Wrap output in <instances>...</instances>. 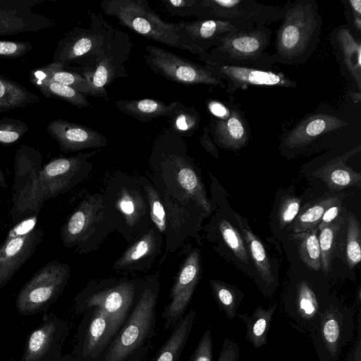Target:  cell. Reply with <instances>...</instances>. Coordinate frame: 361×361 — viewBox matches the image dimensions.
Masks as SVG:
<instances>
[{"label":"cell","instance_id":"94428289","mask_svg":"<svg viewBox=\"0 0 361 361\" xmlns=\"http://www.w3.org/2000/svg\"><path fill=\"white\" fill-rule=\"evenodd\" d=\"M357 295V303L360 305V301H361V290H360V287L358 288Z\"/></svg>","mask_w":361,"mask_h":361},{"label":"cell","instance_id":"11a10c76","mask_svg":"<svg viewBox=\"0 0 361 361\" xmlns=\"http://www.w3.org/2000/svg\"><path fill=\"white\" fill-rule=\"evenodd\" d=\"M207 108L214 118H222L228 113L229 102L222 103L216 100H209L207 102Z\"/></svg>","mask_w":361,"mask_h":361},{"label":"cell","instance_id":"2e32d148","mask_svg":"<svg viewBox=\"0 0 361 361\" xmlns=\"http://www.w3.org/2000/svg\"><path fill=\"white\" fill-rule=\"evenodd\" d=\"M97 152L56 157L44 164L40 178L44 202L69 192L87 180L93 169L90 159Z\"/></svg>","mask_w":361,"mask_h":361},{"label":"cell","instance_id":"8fae6325","mask_svg":"<svg viewBox=\"0 0 361 361\" xmlns=\"http://www.w3.org/2000/svg\"><path fill=\"white\" fill-rule=\"evenodd\" d=\"M71 275L68 263L58 259L48 262L19 290L16 298L17 312L23 316L47 312L61 295Z\"/></svg>","mask_w":361,"mask_h":361},{"label":"cell","instance_id":"f907efd6","mask_svg":"<svg viewBox=\"0 0 361 361\" xmlns=\"http://www.w3.org/2000/svg\"><path fill=\"white\" fill-rule=\"evenodd\" d=\"M344 4L345 16L350 22V28H354L358 33L361 32V1L345 0L341 1Z\"/></svg>","mask_w":361,"mask_h":361},{"label":"cell","instance_id":"9c48e42d","mask_svg":"<svg viewBox=\"0 0 361 361\" xmlns=\"http://www.w3.org/2000/svg\"><path fill=\"white\" fill-rule=\"evenodd\" d=\"M283 7L255 0H197L198 20L228 22L238 32H247L281 20Z\"/></svg>","mask_w":361,"mask_h":361},{"label":"cell","instance_id":"bcb514c9","mask_svg":"<svg viewBox=\"0 0 361 361\" xmlns=\"http://www.w3.org/2000/svg\"><path fill=\"white\" fill-rule=\"evenodd\" d=\"M301 199L294 196L285 197L281 202L278 220L281 228H283L294 221L300 207Z\"/></svg>","mask_w":361,"mask_h":361},{"label":"cell","instance_id":"4dcf8cb0","mask_svg":"<svg viewBox=\"0 0 361 361\" xmlns=\"http://www.w3.org/2000/svg\"><path fill=\"white\" fill-rule=\"evenodd\" d=\"M196 319L190 309L171 329V332L152 361H178L189 339Z\"/></svg>","mask_w":361,"mask_h":361},{"label":"cell","instance_id":"277c9868","mask_svg":"<svg viewBox=\"0 0 361 361\" xmlns=\"http://www.w3.org/2000/svg\"><path fill=\"white\" fill-rule=\"evenodd\" d=\"M102 195L115 231L131 245L152 224L145 192L137 176L116 171L104 183Z\"/></svg>","mask_w":361,"mask_h":361},{"label":"cell","instance_id":"83f0119b","mask_svg":"<svg viewBox=\"0 0 361 361\" xmlns=\"http://www.w3.org/2000/svg\"><path fill=\"white\" fill-rule=\"evenodd\" d=\"M349 126L344 120L330 114H314L300 121L283 139L289 148H301L326 133Z\"/></svg>","mask_w":361,"mask_h":361},{"label":"cell","instance_id":"44dd1931","mask_svg":"<svg viewBox=\"0 0 361 361\" xmlns=\"http://www.w3.org/2000/svg\"><path fill=\"white\" fill-rule=\"evenodd\" d=\"M125 33L116 31L107 45L92 60L94 68L82 71V75L99 90H105L118 77L126 76L123 65L128 57L132 44Z\"/></svg>","mask_w":361,"mask_h":361},{"label":"cell","instance_id":"c3c4849f","mask_svg":"<svg viewBox=\"0 0 361 361\" xmlns=\"http://www.w3.org/2000/svg\"><path fill=\"white\" fill-rule=\"evenodd\" d=\"M212 357L213 341L209 327L203 333L188 361H212Z\"/></svg>","mask_w":361,"mask_h":361},{"label":"cell","instance_id":"f35d334b","mask_svg":"<svg viewBox=\"0 0 361 361\" xmlns=\"http://www.w3.org/2000/svg\"><path fill=\"white\" fill-rule=\"evenodd\" d=\"M166 116L172 130L183 136H192L197 130L200 117L195 107H188L178 101L171 102Z\"/></svg>","mask_w":361,"mask_h":361},{"label":"cell","instance_id":"30bf717a","mask_svg":"<svg viewBox=\"0 0 361 361\" xmlns=\"http://www.w3.org/2000/svg\"><path fill=\"white\" fill-rule=\"evenodd\" d=\"M271 35V30L266 25L231 34L209 51V59L204 63L212 61L269 71L274 64L266 50Z\"/></svg>","mask_w":361,"mask_h":361},{"label":"cell","instance_id":"74e56055","mask_svg":"<svg viewBox=\"0 0 361 361\" xmlns=\"http://www.w3.org/2000/svg\"><path fill=\"white\" fill-rule=\"evenodd\" d=\"M318 234L319 229L317 227L301 233H293L290 235L297 245L302 261L314 271L319 270L322 265Z\"/></svg>","mask_w":361,"mask_h":361},{"label":"cell","instance_id":"7a4b0ae2","mask_svg":"<svg viewBox=\"0 0 361 361\" xmlns=\"http://www.w3.org/2000/svg\"><path fill=\"white\" fill-rule=\"evenodd\" d=\"M159 275L145 277L128 317L100 361H143L156 334Z\"/></svg>","mask_w":361,"mask_h":361},{"label":"cell","instance_id":"ee69618b","mask_svg":"<svg viewBox=\"0 0 361 361\" xmlns=\"http://www.w3.org/2000/svg\"><path fill=\"white\" fill-rule=\"evenodd\" d=\"M221 235L235 257L241 262L247 263L249 255L244 241L239 233L227 220L221 219L217 224Z\"/></svg>","mask_w":361,"mask_h":361},{"label":"cell","instance_id":"60d3db41","mask_svg":"<svg viewBox=\"0 0 361 361\" xmlns=\"http://www.w3.org/2000/svg\"><path fill=\"white\" fill-rule=\"evenodd\" d=\"M212 295L220 310L230 320L237 315L242 295L238 290L216 280H209Z\"/></svg>","mask_w":361,"mask_h":361},{"label":"cell","instance_id":"4316f807","mask_svg":"<svg viewBox=\"0 0 361 361\" xmlns=\"http://www.w3.org/2000/svg\"><path fill=\"white\" fill-rule=\"evenodd\" d=\"M214 143L229 150H238L245 145L250 130L240 109L229 102L228 113L222 118H211L209 126Z\"/></svg>","mask_w":361,"mask_h":361},{"label":"cell","instance_id":"f6af8a7d","mask_svg":"<svg viewBox=\"0 0 361 361\" xmlns=\"http://www.w3.org/2000/svg\"><path fill=\"white\" fill-rule=\"evenodd\" d=\"M29 128L20 119L4 117L0 120V144L11 145L17 142Z\"/></svg>","mask_w":361,"mask_h":361},{"label":"cell","instance_id":"680465c9","mask_svg":"<svg viewBox=\"0 0 361 361\" xmlns=\"http://www.w3.org/2000/svg\"><path fill=\"white\" fill-rule=\"evenodd\" d=\"M0 188H2L4 189H6L8 188L6 178L4 176V174L0 167Z\"/></svg>","mask_w":361,"mask_h":361},{"label":"cell","instance_id":"cb8c5ba5","mask_svg":"<svg viewBox=\"0 0 361 361\" xmlns=\"http://www.w3.org/2000/svg\"><path fill=\"white\" fill-rule=\"evenodd\" d=\"M164 243V235L152 224L149 230L129 245L114 262L113 269L128 274L147 272L161 254Z\"/></svg>","mask_w":361,"mask_h":361},{"label":"cell","instance_id":"d4e9b609","mask_svg":"<svg viewBox=\"0 0 361 361\" xmlns=\"http://www.w3.org/2000/svg\"><path fill=\"white\" fill-rule=\"evenodd\" d=\"M48 134L57 141L61 152H74L87 149L105 147V136L84 125L57 118L47 126Z\"/></svg>","mask_w":361,"mask_h":361},{"label":"cell","instance_id":"3957f363","mask_svg":"<svg viewBox=\"0 0 361 361\" xmlns=\"http://www.w3.org/2000/svg\"><path fill=\"white\" fill-rule=\"evenodd\" d=\"M281 23L276 31L273 64L305 63L320 41L322 17L314 0L288 1L283 6Z\"/></svg>","mask_w":361,"mask_h":361},{"label":"cell","instance_id":"b9f144b4","mask_svg":"<svg viewBox=\"0 0 361 361\" xmlns=\"http://www.w3.org/2000/svg\"><path fill=\"white\" fill-rule=\"evenodd\" d=\"M138 180L145 194L152 223L164 238L166 216L161 197L147 176H138Z\"/></svg>","mask_w":361,"mask_h":361},{"label":"cell","instance_id":"91938a15","mask_svg":"<svg viewBox=\"0 0 361 361\" xmlns=\"http://www.w3.org/2000/svg\"><path fill=\"white\" fill-rule=\"evenodd\" d=\"M53 361H74V359L71 354H63L61 357L56 358Z\"/></svg>","mask_w":361,"mask_h":361},{"label":"cell","instance_id":"9a60e30c","mask_svg":"<svg viewBox=\"0 0 361 361\" xmlns=\"http://www.w3.org/2000/svg\"><path fill=\"white\" fill-rule=\"evenodd\" d=\"M146 64L156 74L183 85H206L225 90L226 84L205 66L193 63L168 50L152 46L145 47Z\"/></svg>","mask_w":361,"mask_h":361},{"label":"cell","instance_id":"8992f818","mask_svg":"<svg viewBox=\"0 0 361 361\" xmlns=\"http://www.w3.org/2000/svg\"><path fill=\"white\" fill-rule=\"evenodd\" d=\"M145 278L91 279L73 299L78 315L98 307L107 312L121 327L128 317L141 291Z\"/></svg>","mask_w":361,"mask_h":361},{"label":"cell","instance_id":"5bb4252c","mask_svg":"<svg viewBox=\"0 0 361 361\" xmlns=\"http://www.w3.org/2000/svg\"><path fill=\"white\" fill-rule=\"evenodd\" d=\"M37 217L25 219L8 231L0 246V290L34 255L43 241L44 231L37 226Z\"/></svg>","mask_w":361,"mask_h":361},{"label":"cell","instance_id":"ba28073f","mask_svg":"<svg viewBox=\"0 0 361 361\" xmlns=\"http://www.w3.org/2000/svg\"><path fill=\"white\" fill-rule=\"evenodd\" d=\"M43 156L39 149L22 145L14 157V178L10 215L15 224L37 217L44 204L41 187Z\"/></svg>","mask_w":361,"mask_h":361},{"label":"cell","instance_id":"6f0895ef","mask_svg":"<svg viewBox=\"0 0 361 361\" xmlns=\"http://www.w3.org/2000/svg\"><path fill=\"white\" fill-rule=\"evenodd\" d=\"M350 95L353 101L355 103H359L361 101V92H350Z\"/></svg>","mask_w":361,"mask_h":361},{"label":"cell","instance_id":"d6986e66","mask_svg":"<svg viewBox=\"0 0 361 361\" xmlns=\"http://www.w3.org/2000/svg\"><path fill=\"white\" fill-rule=\"evenodd\" d=\"M200 276V253L194 248L183 260L169 293V301L164 307L161 318L165 329H172L185 315Z\"/></svg>","mask_w":361,"mask_h":361},{"label":"cell","instance_id":"ffe728a7","mask_svg":"<svg viewBox=\"0 0 361 361\" xmlns=\"http://www.w3.org/2000/svg\"><path fill=\"white\" fill-rule=\"evenodd\" d=\"M205 66L219 79L226 84L225 91L233 95L239 90L250 87H275L295 88L297 82L286 77L283 73L226 65L221 63L208 61Z\"/></svg>","mask_w":361,"mask_h":361},{"label":"cell","instance_id":"4fadbf2b","mask_svg":"<svg viewBox=\"0 0 361 361\" xmlns=\"http://www.w3.org/2000/svg\"><path fill=\"white\" fill-rule=\"evenodd\" d=\"M81 315L71 355L74 361H100L121 326L98 307Z\"/></svg>","mask_w":361,"mask_h":361},{"label":"cell","instance_id":"db71d44e","mask_svg":"<svg viewBox=\"0 0 361 361\" xmlns=\"http://www.w3.org/2000/svg\"><path fill=\"white\" fill-rule=\"evenodd\" d=\"M342 200H338L325 211L317 226L318 228L330 224L338 216L342 208Z\"/></svg>","mask_w":361,"mask_h":361},{"label":"cell","instance_id":"6da1fadb","mask_svg":"<svg viewBox=\"0 0 361 361\" xmlns=\"http://www.w3.org/2000/svg\"><path fill=\"white\" fill-rule=\"evenodd\" d=\"M147 174L166 212V251L173 253L191 238L200 243L202 222L212 206L193 160L183 149L159 147L151 155Z\"/></svg>","mask_w":361,"mask_h":361},{"label":"cell","instance_id":"ab89813d","mask_svg":"<svg viewBox=\"0 0 361 361\" xmlns=\"http://www.w3.org/2000/svg\"><path fill=\"white\" fill-rule=\"evenodd\" d=\"M343 223V217L338 216L330 224L318 228V239L321 252V268L325 274L329 273L332 269L331 264L335 250V242Z\"/></svg>","mask_w":361,"mask_h":361},{"label":"cell","instance_id":"5b68a950","mask_svg":"<svg viewBox=\"0 0 361 361\" xmlns=\"http://www.w3.org/2000/svg\"><path fill=\"white\" fill-rule=\"evenodd\" d=\"M115 231L105 210L102 193H85L61 228L63 247L78 255L96 251Z\"/></svg>","mask_w":361,"mask_h":361},{"label":"cell","instance_id":"7bdbcfd3","mask_svg":"<svg viewBox=\"0 0 361 361\" xmlns=\"http://www.w3.org/2000/svg\"><path fill=\"white\" fill-rule=\"evenodd\" d=\"M361 260V225L356 216L349 212L346 237V261L353 269Z\"/></svg>","mask_w":361,"mask_h":361},{"label":"cell","instance_id":"f5cc1de1","mask_svg":"<svg viewBox=\"0 0 361 361\" xmlns=\"http://www.w3.org/2000/svg\"><path fill=\"white\" fill-rule=\"evenodd\" d=\"M203 129V133L200 138L201 145L207 152L214 158H218L219 157V152L212 139L209 126H205Z\"/></svg>","mask_w":361,"mask_h":361},{"label":"cell","instance_id":"be15d7a7","mask_svg":"<svg viewBox=\"0 0 361 361\" xmlns=\"http://www.w3.org/2000/svg\"><path fill=\"white\" fill-rule=\"evenodd\" d=\"M1 345H2V341L0 340V348H1Z\"/></svg>","mask_w":361,"mask_h":361},{"label":"cell","instance_id":"9f6ffc18","mask_svg":"<svg viewBox=\"0 0 361 361\" xmlns=\"http://www.w3.org/2000/svg\"><path fill=\"white\" fill-rule=\"evenodd\" d=\"M358 334L357 339V345L355 348V361H361V342H360V315H358Z\"/></svg>","mask_w":361,"mask_h":361},{"label":"cell","instance_id":"484cf974","mask_svg":"<svg viewBox=\"0 0 361 361\" xmlns=\"http://www.w3.org/2000/svg\"><path fill=\"white\" fill-rule=\"evenodd\" d=\"M330 42L341 74L351 80L361 92V42L352 29L342 25L334 29Z\"/></svg>","mask_w":361,"mask_h":361},{"label":"cell","instance_id":"8d00e7d4","mask_svg":"<svg viewBox=\"0 0 361 361\" xmlns=\"http://www.w3.org/2000/svg\"><path fill=\"white\" fill-rule=\"evenodd\" d=\"M29 80L47 98L61 99L78 108L90 106L85 95L68 86L32 76Z\"/></svg>","mask_w":361,"mask_h":361},{"label":"cell","instance_id":"1f68e13d","mask_svg":"<svg viewBox=\"0 0 361 361\" xmlns=\"http://www.w3.org/2000/svg\"><path fill=\"white\" fill-rule=\"evenodd\" d=\"M345 197V194L343 192L328 193L307 204L299 211L293 221V233H301L317 228L325 211L338 200H343Z\"/></svg>","mask_w":361,"mask_h":361},{"label":"cell","instance_id":"681fc988","mask_svg":"<svg viewBox=\"0 0 361 361\" xmlns=\"http://www.w3.org/2000/svg\"><path fill=\"white\" fill-rule=\"evenodd\" d=\"M33 48L30 42L0 41V58L2 59H18Z\"/></svg>","mask_w":361,"mask_h":361},{"label":"cell","instance_id":"e0dca14e","mask_svg":"<svg viewBox=\"0 0 361 361\" xmlns=\"http://www.w3.org/2000/svg\"><path fill=\"white\" fill-rule=\"evenodd\" d=\"M352 312L331 302L321 315L319 326L312 335L320 361H337L353 333Z\"/></svg>","mask_w":361,"mask_h":361},{"label":"cell","instance_id":"7c38bea8","mask_svg":"<svg viewBox=\"0 0 361 361\" xmlns=\"http://www.w3.org/2000/svg\"><path fill=\"white\" fill-rule=\"evenodd\" d=\"M90 18L89 27H75L57 43L52 63L68 66L85 58L92 61L107 45L115 30L101 16L93 13Z\"/></svg>","mask_w":361,"mask_h":361},{"label":"cell","instance_id":"d6a6232c","mask_svg":"<svg viewBox=\"0 0 361 361\" xmlns=\"http://www.w3.org/2000/svg\"><path fill=\"white\" fill-rule=\"evenodd\" d=\"M276 307V304L267 309H264L262 306H257L251 316L247 314L238 313L237 314L246 325L245 338L255 348H259L267 344V334Z\"/></svg>","mask_w":361,"mask_h":361},{"label":"cell","instance_id":"7402d4cb","mask_svg":"<svg viewBox=\"0 0 361 361\" xmlns=\"http://www.w3.org/2000/svg\"><path fill=\"white\" fill-rule=\"evenodd\" d=\"M50 0H0V36L35 32L55 26L33 8Z\"/></svg>","mask_w":361,"mask_h":361},{"label":"cell","instance_id":"ac0fdd59","mask_svg":"<svg viewBox=\"0 0 361 361\" xmlns=\"http://www.w3.org/2000/svg\"><path fill=\"white\" fill-rule=\"evenodd\" d=\"M71 329V322L54 312L44 314L27 336L20 361H53L61 357Z\"/></svg>","mask_w":361,"mask_h":361},{"label":"cell","instance_id":"e575fe53","mask_svg":"<svg viewBox=\"0 0 361 361\" xmlns=\"http://www.w3.org/2000/svg\"><path fill=\"white\" fill-rule=\"evenodd\" d=\"M235 216L258 274L266 286H270L273 285L274 277L262 243L251 231L245 220L238 214H235Z\"/></svg>","mask_w":361,"mask_h":361},{"label":"cell","instance_id":"7dc6e473","mask_svg":"<svg viewBox=\"0 0 361 361\" xmlns=\"http://www.w3.org/2000/svg\"><path fill=\"white\" fill-rule=\"evenodd\" d=\"M161 2L172 16L195 17L197 0H161Z\"/></svg>","mask_w":361,"mask_h":361},{"label":"cell","instance_id":"6125c7cd","mask_svg":"<svg viewBox=\"0 0 361 361\" xmlns=\"http://www.w3.org/2000/svg\"><path fill=\"white\" fill-rule=\"evenodd\" d=\"M6 361H16V360L13 358H10L9 360H8Z\"/></svg>","mask_w":361,"mask_h":361},{"label":"cell","instance_id":"836d02e7","mask_svg":"<svg viewBox=\"0 0 361 361\" xmlns=\"http://www.w3.org/2000/svg\"><path fill=\"white\" fill-rule=\"evenodd\" d=\"M115 104L121 112L142 122L166 117L171 108V103L166 105L162 101L153 99L117 100Z\"/></svg>","mask_w":361,"mask_h":361},{"label":"cell","instance_id":"816d5d0a","mask_svg":"<svg viewBox=\"0 0 361 361\" xmlns=\"http://www.w3.org/2000/svg\"><path fill=\"white\" fill-rule=\"evenodd\" d=\"M238 343L231 338H224L217 361H239Z\"/></svg>","mask_w":361,"mask_h":361},{"label":"cell","instance_id":"52a82bcc","mask_svg":"<svg viewBox=\"0 0 361 361\" xmlns=\"http://www.w3.org/2000/svg\"><path fill=\"white\" fill-rule=\"evenodd\" d=\"M102 11L120 24L147 39L171 47L191 49L178 32L177 23H168L152 10L145 0H103Z\"/></svg>","mask_w":361,"mask_h":361},{"label":"cell","instance_id":"f546056e","mask_svg":"<svg viewBox=\"0 0 361 361\" xmlns=\"http://www.w3.org/2000/svg\"><path fill=\"white\" fill-rule=\"evenodd\" d=\"M29 76L46 79L68 86L83 95L99 97L107 96L106 90L97 89L81 74L66 68L62 64L51 62L46 66L32 69Z\"/></svg>","mask_w":361,"mask_h":361},{"label":"cell","instance_id":"603a6c76","mask_svg":"<svg viewBox=\"0 0 361 361\" xmlns=\"http://www.w3.org/2000/svg\"><path fill=\"white\" fill-rule=\"evenodd\" d=\"M178 32L183 41L204 63L209 51L228 35L237 30L228 22L217 20H195L177 23Z\"/></svg>","mask_w":361,"mask_h":361},{"label":"cell","instance_id":"d590c367","mask_svg":"<svg viewBox=\"0 0 361 361\" xmlns=\"http://www.w3.org/2000/svg\"><path fill=\"white\" fill-rule=\"evenodd\" d=\"M39 97L23 85L0 74V113L38 103Z\"/></svg>","mask_w":361,"mask_h":361},{"label":"cell","instance_id":"f1b7e54d","mask_svg":"<svg viewBox=\"0 0 361 361\" xmlns=\"http://www.w3.org/2000/svg\"><path fill=\"white\" fill-rule=\"evenodd\" d=\"M360 151V145L329 160L317 169L313 175L321 179L331 191L337 192L351 186L360 187V173L346 164L350 157Z\"/></svg>","mask_w":361,"mask_h":361}]
</instances>
